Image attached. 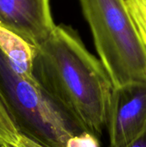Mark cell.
<instances>
[{"label": "cell", "mask_w": 146, "mask_h": 147, "mask_svg": "<svg viewBox=\"0 0 146 147\" xmlns=\"http://www.w3.org/2000/svg\"><path fill=\"white\" fill-rule=\"evenodd\" d=\"M55 27L49 0H0V28L34 47L46 40Z\"/></svg>", "instance_id": "5"}, {"label": "cell", "mask_w": 146, "mask_h": 147, "mask_svg": "<svg viewBox=\"0 0 146 147\" xmlns=\"http://www.w3.org/2000/svg\"><path fill=\"white\" fill-rule=\"evenodd\" d=\"M114 87L146 82V47L125 0H79Z\"/></svg>", "instance_id": "2"}, {"label": "cell", "mask_w": 146, "mask_h": 147, "mask_svg": "<svg viewBox=\"0 0 146 147\" xmlns=\"http://www.w3.org/2000/svg\"><path fill=\"white\" fill-rule=\"evenodd\" d=\"M107 129L110 147H125L146 129V82L114 87Z\"/></svg>", "instance_id": "4"}, {"label": "cell", "mask_w": 146, "mask_h": 147, "mask_svg": "<svg viewBox=\"0 0 146 147\" xmlns=\"http://www.w3.org/2000/svg\"><path fill=\"white\" fill-rule=\"evenodd\" d=\"M0 100L28 137L45 147H68L83 133L42 90L34 79L21 75L0 47Z\"/></svg>", "instance_id": "3"}, {"label": "cell", "mask_w": 146, "mask_h": 147, "mask_svg": "<svg viewBox=\"0 0 146 147\" xmlns=\"http://www.w3.org/2000/svg\"><path fill=\"white\" fill-rule=\"evenodd\" d=\"M68 147H100V142L97 137L85 132L71 138L68 142Z\"/></svg>", "instance_id": "9"}, {"label": "cell", "mask_w": 146, "mask_h": 147, "mask_svg": "<svg viewBox=\"0 0 146 147\" xmlns=\"http://www.w3.org/2000/svg\"><path fill=\"white\" fill-rule=\"evenodd\" d=\"M0 47L21 75L28 79H34L32 74L34 46L20 36L0 28Z\"/></svg>", "instance_id": "6"}, {"label": "cell", "mask_w": 146, "mask_h": 147, "mask_svg": "<svg viewBox=\"0 0 146 147\" xmlns=\"http://www.w3.org/2000/svg\"><path fill=\"white\" fill-rule=\"evenodd\" d=\"M135 28L146 47V0H125Z\"/></svg>", "instance_id": "8"}, {"label": "cell", "mask_w": 146, "mask_h": 147, "mask_svg": "<svg viewBox=\"0 0 146 147\" xmlns=\"http://www.w3.org/2000/svg\"><path fill=\"white\" fill-rule=\"evenodd\" d=\"M0 146L45 147L26 135L16 125L0 100Z\"/></svg>", "instance_id": "7"}, {"label": "cell", "mask_w": 146, "mask_h": 147, "mask_svg": "<svg viewBox=\"0 0 146 147\" xmlns=\"http://www.w3.org/2000/svg\"><path fill=\"white\" fill-rule=\"evenodd\" d=\"M125 147H146V129L142 134Z\"/></svg>", "instance_id": "10"}, {"label": "cell", "mask_w": 146, "mask_h": 147, "mask_svg": "<svg viewBox=\"0 0 146 147\" xmlns=\"http://www.w3.org/2000/svg\"><path fill=\"white\" fill-rule=\"evenodd\" d=\"M0 147H1V146H0Z\"/></svg>", "instance_id": "11"}, {"label": "cell", "mask_w": 146, "mask_h": 147, "mask_svg": "<svg viewBox=\"0 0 146 147\" xmlns=\"http://www.w3.org/2000/svg\"><path fill=\"white\" fill-rule=\"evenodd\" d=\"M32 74L47 96L98 139L107 127L114 85L102 62L71 27L57 25L35 47Z\"/></svg>", "instance_id": "1"}]
</instances>
